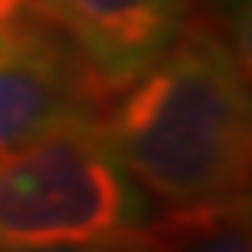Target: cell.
<instances>
[{
  "mask_svg": "<svg viewBox=\"0 0 252 252\" xmlns=\"http://www.w3.org/2000/svg\"><path fill=\"white\" fill-rule=\"evenodd\" d=\"M151 228L154 200L88 105L0 154V249L133 242Z\"/></svg>",
  "mask_w": 252,
  "mask_h": 252,
  "instance_id": "cell-2",
  "label": "cell"
},
{
  "mask_svg": "<svg viewBox=\"0 0 252 252\" xmlns=\"http://www.w3.org/2000/svg\"><path fill=\"white\" fill-rule=\"evenodd\" d=\"M25 7H28V0H0V32L11 28L25 14Z\"/></svg>",
  "mask_w": 252,
  "mask_h": 252,
  "instance_id": "cell-7",
  "label": "cell"
},
{
  "mask_svg": "<svg viewBox=\"0 0 252 252\" xmlns=\"http://www.w3.org/2000/svg\"><path fill=\"white\" fill-rule=\"evenodd\" d=\"M179 214L182 220H175V228L165 238H154V252H252L245 224V196L220 207Z\"/></svg>",
  "mask_w": 252,
  "mask_h": 252,
  "instance_id": "cell-5",
  "label": "cell"
},
{
  "mask_svg": "<svg viewBox=\"0 0 252 252\" xmlns=\"http://www.w3.org/2000/svg\"><path fill=\"white\" fill-rule=\"evenodd\" d=\"M81 63L46 18L21 14L0 32V154L84 102Z\"/></svg>",
  "mask_w": 252,
  "mask_h": 252,
  "instance_id": "cell-4",
  "label": "cell"
},
{
  "mask_svg": "<svg viewBox=\"0 0 252 252\" xmlns=\"http://www.w3.org/2000/svg\"><path fill=\"white\" fill-rule=\"evenodd\" d=\"M102 123L119 161L151 200L172 210H203L245 196V70L207 21L182 25Z\"/></svg>",
  "mask_w": 252,
  "mask_h": 252,
  "instance_id": "cell-1",
  "label": "cell"
},
{
  "mask_svg": "<svg viewBox=\"0 0 252 252\" xmlns=\"http://www.w3.org/2000/svg\"><path fill=\"white\" fill-rule=\"evenodd\" d=\"M154 231V228H151ZM133 242H98V245H32V249H0V252H154V235Z\"/></svg>",
  "mask_w": 252,
  "mask_h": 252,
  "instance_id": "cell-6",
  "label": "cell"
},
{
  "mask_svg": "<svg viewBox=\"0 0 252 252\" xmlns=\"http://www.w3.org/2000/svg\"><path fill=\"white\" fill-rule=\"evenodd\" d=\"M70 42L88 77L123 91L186 25V0H28Z\"/></svg>",
  "mask_w": 252,
  "mask_h": 252,
  "instance_id": "cell-3",
  "label": "cell"
}]
</instances>
